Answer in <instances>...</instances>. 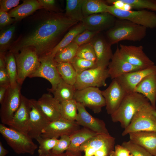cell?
I'll return each instance as SVG.
<instances>
[{
  "instance_id": "6da1fadb",
  "label": "cell",
  "mask_w": 156,
  "mask_h": 156,
  "mask_svg": "<svg viewBox=\"0 0 156 156\" xmlns=\"http://www.w3.org/2000/svg\"><path fill=\"white\" fill-rule=\"evenodd\" d=\"M78 22L72 20L62 13L48 15L29 34L10 48L13 53L28 47L33 48L39 57L49 54L71 27Z\"/></svg>"
},
{
  "instance_id": "7a4b0ae2",
  "label": "cell",
  "mask_w": 156,
  "mask_h": 156,
  "mask_svg": "<svg viewBox=\"0 0 156 156\" xmlns=\"http://www.w3.org/2000/svg\"><path fill=\"white\" fill-rule=\"evenodd\" d=\"M146 29L129 21L117 18L113 26L105 32V37L111 45L125 40L140 41L146 36Z\"/></svg>"
},
{
  "instance_id": "3957f363",
  "label": "cell",
  "mask_w": 156,
  "mask_h": 156,
  "mask_svg": "<svg viewBox=\"0 0 156 156\" xmlns=\"http://www.w3.org/2000/svg\"><path fill=\"white\" fill-rule=\"evenodd\" d=\"M150 105L148 99L141 94L135 92L127 94L118 108L111 115L112 120L119 122L125 129L137 112Z\"/></svg>"
},
{
  "instance_id": "277c9868",
  "label": "cell",
  "mask_w": 156,
  "mask_h": 156,
  "mask_svg": "<svg viewBox=\"0 0 156 156\" xmlns=\"http://www.w3.org/2000/svg\"><path fill=\"white\" fill-rule=\"evenodd\" d=\"M0 133L7 144L18 154H34L38 146L28 135L24 134L2 123L0 124Z\"/></svg>"
},
{
  "instance_id": "5b68a950",
  "label": "cell",
  "mask_w": 156,
  "mask_h": 156,
  "mask_svg": "<svg viewBox=\"0 0 156 156\" xmlns=\"http://www.w3.org/2000/svg\"><path fill=\"white\" fill-rule=\"evenodd\" d=\"M14 53L17 66V81L21 86L26 78L39 67L40 58L35 50L31 47L23 48Z\"/></svg>"
},
{
  "instance_id": "8992f818",
  "label": "cell",
  "mask_w": 156,
  "mask_h": 156,
  "mask_svg": "<svg viewBox=\"0 0 156 156\" xmlns=\"http://www.w3.org/2000/svg\"><path fill=\"white\" fill-rule=\"evenodd\" d=\"M115 138L109 134H98L80 146L83 156H110L114 150Z\"/></svg>"
},
{
  "instance_id": "52a82bcc",
  "label": "cell",
  "mask_w": 156,
  "mask_h": 156,
  "mask_svg": "<svg viewBox=\"0 0 156 156\" xmlns=\"http://www.w3.org/2000/svg\"><path fill=\"white\" fill-rule=\"evenodd\" d=\"M107 12L117 18L129 21L147 28L156 27V14L145 10L134 11L122 9L114 5H108Z\"/></svg>"
},
{
  "instance_id": "ba28073f",
  "label": "cell",
  "mask_w": 156,
  "mask_h": 156,
  "mask_svg": "<svg viewBox=\"0 0 156 156\" xmlns=\"http://www.w3.org/2000/svg\"><path fill=\"white\" fill-rule=\"evenodd\" d=\"M153 109L150 105L137 112L122 135L125 136L130 133L140 131L156 132V118L152 113Z\"/></svg>"
},
{
  "instance_id": "9c48e42d",
  "label": "cell",
  "mask_w": 156,
  "mask_h": 156,
  "mask_svg": "<svg viewBox=\"0 0 156 156\" xmlns=\"http://www.w3.org/2000/svg\"><path fill=\"white\" fill-rule=\"evenodd\" d=\"M109 77L107 68L97 67L77 74L74 86L76 90L89 87L105 86L107 85L106 80Z\"/></svg>"
},
{
  "instance_id": "30bf717a",
  "label": "cell",
  "mask_w": 156,
  "mask_h": 156,
  "mask_svg": "<svg viewBox=\"0 0 156 156\" xmlns=\"http://www.w3.org/2000/svg\"><path fill=\"white\" fill-rule=\"evenodd\" d=\"M102 92L99 88L92 87L76 90L73 99L90 109L94 113L98 114L106 105Z\"/></svg>"
},
{
  "instance_id": "8fae6325",
  "label": "cell",
  "mask_w": 156,
  "mask_h": 156,
  "mask_svg": "<svg viewBox=\"0 0 156 156\" xmlns=\"http://www.w3.org/2000/svg\"><path fill=\"white\" fill-rule=\"evenodd\" d=\"M21 86L18 83L13 88L10 86L6 91L0 110L1 120L3 124L8 125L20 105Z\"/></svg>"
},
{
  "instance_id": "7c38bea8",
  "label": "cell",
  "mask_w": 156,
  "mask_h": 156,
  "mask_svg": "<svg viewBox=\"0 0 156 156\" xmlns=\"http://www.w3.org/2000/svg\"><path fill=\"white\" fill-rule=\"evenodd\" d=\"M39 58L40 62L39 67L28 77H40L48 80L51 85V88L48 90L50 92L55 89L61 77L53 57L48 54Z\"/></svg>"
},
{
  "instance_id": "4fadbf2b",
  "label": "cell",
  "mask_w": 156,
  "mask_h": 156,
  "mask_svg": "<svg viewBox=\"0 0 156 156\" xmlns=\"http://www.w3.org/2000/svg\"><path fill=\"white\" fill-rule=\"evenodd\" d=\"M31 107L28 135L32 139L41 136L50 122L38 104L37 101L29 99Z\"/></svg>"
},
{
  "instance_id": "5bb4252c",
  "label": "cell",
  "mask_w": 156,
  "mask_h": 156,
  "mask_svg": "<svg viewBox=\"0 0 156 156\" xmlns=\"http://www.w3.org/2000/svg\"><path fill=\"white\" fill-rule=\"evenodd\" d=\"M119 48L122 57L133 65L143 69L155 65L144 53L142 45L137 46L120 44Z\"/></svg>"
},
{
  "instance_id": "9a60e30c",
  "label": "cell",
  "mask_w": 156,
  "mask_h": 156,
  "mask_svg": "<svg viewBox=\"0 0 156 156\" xmlns=\"http://www.w3.org/2000/svg\"><path fill=\"white\" fill-rule=\"evenodd\" d=\"M80 128L75 121H70L61 117L50 122L43 130L41 136L44 138L57 139L63 135L70 136Z\"/></svg>"
},
{
  "instance_id": "2e32d148",
  "label": "cell",
  "mask_w": 156,
  "mask_h": 156,
  "mask_svg": "<svg viewBox=\"0 0 156 156\" xmlns=\"http://www.w3.org/2000/svg\"><path fill=\"white\" fill-rule=\"evenodd\" d=\"M90 42L94 50L97 66L107 68L113 55L111 48L112 45L101 32L95 36Z\"/></svg>"
},
{
  "instance_id": "e0dca14e",
  "label": "cell",
  "mask_w": 156,
  "mask_h": 156,
  "mask_svg": "<svg viewBox=\"0 0 156 156\" xmlns=\"http://www.w3.org/2000/svg\"><path fill=\"white\" fill-rule=\"evenodd\" d=\"M30 110L29 99L22 95L20 105L7 125L11 128L28 135Z\"/></svg>"
},
{
  "instance_id": "ac0fdd59",
  "label": "cell",
  "mask_w": 156,
  "mask_h": 156,
  "mask_svg": "<svg viewBox=\"0 0 156 156\" xmlns=\"http://www.w3.org/2000/svg\"><path fill=\"white\" fill-rule=\"evenodd\" d=\"M77 115L75 120L80 126L95 133L109 134L104 122L92 116L82 105L77 102Z\"/></svg>"
},
{
  "instance_id": "d6986e66",
  "label": "cell",
  "mask_w": 156,
  "mask_h": 156,
  "mask_svg": "<svg viewBox=\"0 0 156 156\" xmlns=\"http://www.w3.org/2000/svg\"><path fill=\"white\" fill-rule=\"evenodd\" d=\"M102 92L105 101L107 112L110 115L117 109L127 94L115 79Z\"/></svg>"
},
{
  "instance_id": "ffe728a7",
  "label": "cell",
  "mask_w": 156,
  "mask_h": 156,
  "mask_svg": "<svg viewBox=\"0 0 156 156\" xmlns=\"http://www.w3.org/2000/svg\"><path fill=\"white\" fill-rule=\"evenodd\" d=\"M117 18L108 12L92 14L84 17L81 21L86 28L91 31L108 30L114 25Z\"/></svg>"
},
{
  "instance_id": "44dd1931",
  "label": "cell",
  "mask_w": 156,
  "mask_h": 156,
  "mask_svg": "<svg viewBox=\"0 0 156 156\" xmlns=\"http://www.w3.org/2000/svg\"><path fill=\"white\" fill-rule=\"evenodd\" d=\"M156 72L155 65L146 68L123 74L115 79L126 94L134 92L136 86L147 75Z\"/></svg>"
},
{
  "instance_id": "7402d4cb",
  "label": "cell",
  "mask_w": 156,
  "mask_h": 156,
  "mask_svg": "<svg viewBox=\"0 0 156 156\" xmlns=\"http://www.w3.org/2000/svg\"><path fill=\"white\" fill-rule=\"evenodd\" d=\"M107 68L110 77L113 79L127 73L142 70L131 64L121 56L117 46Z\"/></svg>"
},
{
  "instance_id": "603a6c76",
  "label": "cell",
  "mask_w": 156,
  "mask_h": 156,
  "mask_svg": "<svg viewBox=\"0 0 156 156\" xmlns=\"http://www.w3.org/2000/svg\"><path fill=\"white\" fill-rule=\"evenodd\" d=\"M134 92L144 95L156 109V72L144 77L136 86Z\"/></svg>"
},
{
  "instance_id": "cb8c5ba5",
  "label": "cell",
  "mask_w": 156,
  "mask_h": 156,
  "mask_svg": "<svg viewBox=\"0 0 156 156\" xmlns=\"http://www.w3.org/2000/svg\"><path fill=\"white\" fill-rule=\"evenodd\" d=\"M37 102L50 122L61 117L60 103L50 93L43 94Z\"/></svg>"
},
{
  "instance_id": "d4e9b609",
  "label": "cell",
  "mask_w": 156,
  "mask_h": 156,
  "mask_svg": "<svg viewBox=\"0 0 156 156\" xmlns=\"http://www.w3.org/2000/svg\"><path fill=\"white\" fill-rule=\"evenodd\" d=\"M129 135L131 141L144 148L153 156L156 155V132L140 131Z\"/></svg>"
},
{
  "instance_id": "484cf974",
  "label": "cell",
  "mask_w": 156,
  "mask_h": 156,
  "mask_svg": "<svg viewBox=\"0 0 156 156\" xmlns=\"http://www.w3.org/2000/svg\"><path fill=\"white\" fill-rule=\"evenodd\" d=\"M98 134L83 127L77 130L70 135V144L66 151L76 156H82L80 150V146L87 140Z\"/></svg>"
},
{
  "instance_id": "4316f807",
  "label": "cell",
  "mask_w": 156,
  "mask_h": 156,
  "mask_svg": "<svg viewBox=\"0 0 156 156\" xmlns=\"http://www.w3.org/2000/svg\"><path fill=\"white\" fill-rule=\"evenodd\" d=\"M41 8H43L38 0H26L10 11L8 13L11 17L14 18L15 21H18Z\"/></svg>"
},
{
  "instance_id": "83f0119b",
  "label": "cell",
  "mask_w": 156,
  "mask_h": 156,
  "mask_svg": "<svg viewBox=\"0 0 156 156\" xmlns=\"http://www.w3.org/2000/svg\"><path fill=\"white\" fill-rule=\"evenodd\" d=\"M85 29L86 28L81 22L73 26L65 34L61 40L49 54L53 57L59 51L72 42L78 34Z\"/></svg>"
},
{
  "instance_id": "f1b7e54d",
  "label": "cell",
  "mask_w": 156,
  "mask_h": 156,
  "mask_svg": "<svg viewBox=\"0 0 156 156\" xmlns=\"http://www.w3.org/2000/svg\"><path fill=\"white\" fill-rule=\"evenodd\" d=\"M75 86L69 84L61 78L55 89L51 92L54 97L60 103L73 99L76 91Z\"/></svg>"
},
{
  "instance_id": "f546056e",
  "label": "cell",
  "mask_w": 156,
  "mask_h": 156,
  "mask_svg": "<svg viewBox=\"0 0 156 156\" xmlns=\"http://www.w3.org/2000/svg\"><path fill=\"white\" fill-rule=\"evenodd\" d=\"M83 0H67L65 15L70 19L81 22L84 17L82 12Z\"/></svg>"
},
{
  "instance_id": "4dcf8cb0",
  "label": "cell",
  "mask_w": 156,
  "mask_h": 156,
  "mask_svg": "<svg viewBox=\"0 0 156 156\" xmlns=\"http://www.w3.org/2000/svg\"><path fill=\"white\" fill-rule=\"evenodd\" d=\"M108 5L101 0H83L82 12L84 17L90 15L107 12Z\"/></svg>"
},
{
  "instance_id": "1f68e13d",
  "label": "cell",
  "mask_w": 156,
  "mask_h": 156,
  "mask_svg": "<svg viewBox=\"0 0 156 156\" xmlns=\"http://www.w3.org/2000/svg\"><path fill=\"white\" fill-rule=\"evenodd\" d=\"M55 63L61 78L67 83L74 86L76 81L77 73L70 63Z\"/></svg>"
},
{
  "instance_id": "d6a6232c",
  "label": "cell",
  "mask_w": 156,
  "mask_h": 156,
  "mask_svg": "<svg viewBox=\"0 0 156 156\" xmlns=\"http://www.w3.org/2000/svg\"><path fill=\"white\" fill-rule=\"evenodd\" d=\"M79 46L72 42L59 51L53 57L56 63L70 62L76 56Z\"/></svg>"
},
{
  "instance_id": "836d02e7",
  "label": "cell",
  "mask_w": 156,
  "mask_h": 156,
  "mask_svg": "<svg viewBox=\"0 0 156 156\" xmlns=\"http://www.w3.org/2000/svg\"><path fill=\"white\" fill-rule=\"evenodd\" d=\"M6 69L9 78L10 86L12 88L18 84L17 68L14 53L9 51L5 55Z\"/></svg>"
},
{
  "instance_id": "e575fe53",
  "label": "cell",
  "mask_w": 156,
  "mask_h": 156,
  "mask_svg": "<svg viewBox=\"0 0 156 156\" xmlns=\"http://www.w3.org/2000/svg\"><path fill=\"white\" fill-rule=\"evenodd\" d=\"M61 117L70 121H75L77 115V102L74 99L60 103Z\"/></svg>"
},
{
  "instance_id": "d590c367",
  "label": "cell",
  "mask_w": 156,
  "mask_h": 156,
  "mask_svg": "<svg viewBox=\"0 0 156 156\" xmlns=\"http://www.w3.org/2000/svg\"><path fill=\"white\" fill-rule=\"evenodd\" d=\"M36 140L39 145L38 151L39 155H46L50 153L59 140L58 139L44 138L41 136Z\"/></svg>"
},
{
  "instance_id": "8d00e7d4",
  "label": "cell",
  "mask_w": 156,
  "mask_h": 156,
  "mask_svg": "<svg viewBox=\"0 0 156 156\" xmlns=\"http://www.w3.org/2000/svg\"><path fill=\"white\" fill-rule=\"evenodd\" d=\"M124 5L136 9H146L156 11V1L151 0H118Z\"/></svg>"
},
{
  "instance_id": "74e56055",
  "label": "cell",
  "mask_w": 156,
  "mask_h": 156,
  "mask_svg": "<svg viewBox=\"0 0 156 156\" xmlns=\"http://www.w3.org/2000/svg\"><path fill=\"white\" fill-rule=\"evenodd\" d=\"M77 74L97 67L96 63L76 56L70 62Z\"/></svg>"
},
{
  "instance_id": "f35d334b",
  "label": "cell",
  "mask_w": 156,
  "mask_h": 156,
  "mask_svg": "<svg viewBox=\"0 0 156 156\" xmlns=\"http://www.w3.org/2000/svg\"><path fill=\"white\" fill-rule=\"evenodd\" d=\"M15 30V27L12 26L1 32L0 35V53H5L12 41Z\"/></svg>"
},
{
  "instance_id": "ab89813d",
  "label": "cell",
  "mask_w": 156,
  "mask_h": 156,
  "mask_svg": "<svg viewBox=\"0 0 156 156\" xmlns=\"http://www.w3.org/2000/svg\"><path fill=\"white\" fill-rule=\"evenodd\" d=\"M76 56L96 63L94 50L90 42L79 46Z\"/></svg>"
},
{
  "instance_id": "60d3db41",
  "label": "cell",
  "mask_w": 156,
  "mask_h": 156,
  "mask_svg": "<svg viewBox=\"0 0 156 156\" xmlns=\"http://www.w3.org/2000/svg\"><path fill=\"white\" fill-rule=\"evenodd\" d=\"M122 145L127 148L133 156H153L144 148L130 140L123 142Z\"/></svg>"
},
{
  "instance_id": "b9f144b4",
  "label": "cell",
  "mask_w": 156,
  "mask_h": 156,
  "mask_svg": "<svg viewBox=\"0 0 156 156\" xmlns=\"http://www.w3.org/2000/svg\"><path fill=\"white\" fill-rule=\"evenodd\" d=\"M100 32L93 31L85 29L78 34L75 38L73 42L79 46L90 42L97 34Z\"/></svg>"
},
{
  "instance_id": "7bdbcfd3",
  "label": "cell",
  "mask_w": 156,
  "mask_h": 156,
  "mask_svg": "<svg viewBox=\"0 0 156 156\" xmlns=\"http://www.w3.org/2000/svg\"><path fill=\"white\" fill-rule=\"evenodd\" d=\"M70 143V139L69 135H63L60 138L57 144L51 150L52 153L56 154L63 153L66 151L68 148Z\"/></svg>"
},
{
  "instance_id": "ee69618b",
  "label": "cell",
  "mask_w": 156,
  "mask_h": 156,
  "mask_svg": "<svg viewBox=\"0 0 156 156\" xmlns=\"http://www.w3.org/2000/svg\"><path fill=\"white\" fill-rule=\"evenodd\" d=\"M19 0H1L0 1V10L7 12L11 9L17 6Z\"/></svg>"
},
{
  "instance_id": "f6af8a7d",
  "label": "cell",
  "mask_w": 156,
  "mask_h": 156,
  "mask_svg": "<svg viewBox=\"0 0 156 156\" xmlns=\"http://www.w3.org/2000/svg\"><path fill=\"white\" fill-rule=\"evenodd\" d=\"M43 8L50 11L59 13V9L56 5V1L54 0H38Z\"/></svg>"
},
{
  "instance_id": "bcb514c9",
  "label": "cell",
  "mask_w": 156,
  "mask_h": 156,
  "mask_svg": "<svg viewBox=\"0 0 156 156\" xmlns=\"http://www.w3.org/2000/svg\"><path fill=\"white\" fill-rule=\"evenodd\" d=\"M15 21L10 16L8 13L0 10V27L1 29L5 26Z\"/></svg>"
},
{
  "instance_id": "7dc6e473",
  "label": "cell",
  "mask_w": 156,
  "mask_h": 156,
  "mask_svg": "<svg viewBox=\"0 0 156 156\" xmlns=\"http://www.w3.org/2000/svg\"><path fill=\"white\" fill-rule=\"evenodd\" d=\"M130 154L127 148L122 145L117 144L115 145L114 150L110 156H129Z\"/></svg>"
},
{
  "instance_id": "c3c4849f",
  "label": "cell",
  "mask_w": 156,
  "mask_h": 156,
  "mask_svg": "<svg viewBox=\"0 0 156 156\" xmlns=\"http://www.w3.org/2000/svg\"><path fill=\"white\" fill-rule=\"evenodd\" d=\"M10 85L9 78L6 68H0V86Z\"/></svg>"
},
{
  "instance_id": "681fc988",
  "label": "cell",
  "mask_w": 156,
  "mask_h": 156,
  "mask_svg": "<svg viewBox=\"0 0 156 156\" xmlns=\"http://www.w3.org/2000/svg\"><path fill=\"white\" fill-rule=\"evenodd\" d=\"M10 86V85L0 86V103L1 104L4 99L8 88Z\"/></svg>"
},
{
  "instance_id": "f907efd6",
  "label": "cell",
  "mask_w": 156,
  "mask_h": 156,
  "mask_svg": "<svg viewBox=\"0 0 156 156\" xmlns=\"http://www.w3.org/2000/svg\"><path fill=\"white\" fill-rule=\"evenodd\" d=\"M6 53H0V68H6V64L5 60V55Z\"/></svg>"
},
{
  "instance_id": "816d5d0a",
  "label": "cell",
  "mask_w": 156,
  "mask_h": 156,
  "mask_svg": "<svg viewBox=\"0 0 156 156\" xmlns=\"http://www.w3.org/2000/svg\"><path fill=\"white\" fill-rule=\"evenodd\" d=\"M47 156H76L73 155L71 153L66 151L65 152L60 154H54L51 152H50L47 155Z\"/></svg>"
},
{
  "instance_id": "f5cc1de1",
  "label": "cell",
  "mask_w": 156,
  "mask_h": 156,
  "mask_svg": "<svg viewBox=\"0 0 156 156\" xmlns=\"http://www.w3.org/2000/svg\"><path fill=\"white\" fill-rule=\"evenodd\" d=\"M9 153V151L3 146L1 142L0 141V156H5Z\"/></svg>"
},
{
  "instance_id": "db71d44e",
  "label": "cell",
  "mask_w": 156,
  "mask_h": 156,
  "mask_svg": "<svg viewBox=\"0 0 156 156\" xmlns=\"http://www.w3.org/2000/svg\"><path fill=\"white\" fill-rule=\"evenodd\" d=\"M151 112L153 115L156 118V110L153 109L151 110Z\"/></svg>"
},
{
  "instance_id": "11a10c76",
  "label": "cell",
  "mask_w": 156,
  "mask_h": 156,
  "mask_svg": "<svg viewBox=\"0 0 156 156\" xmlns=\"http://www.w3.org/2000/svg\"><path fill=\"white\" fill-rule=\"evenodd\" d=\"M38 156H47V155H39Z\"/></svg>"
},
{
  "instance_id": "9f6ffc18",
  "label": "cell",
  "mask_w": 156,
  "mask_h": 156,
  "mask_svg": "<svg viewBox=\"0 0 156 156\" xmlns=\"http://www.w3.org/2000/svg\"><path fill=\"white\" fill-rule=\"evenodd\" d=\"M129 156H133V155H132L131 154Z\"/></svg>"
},
{
  "instance_id": "6f0895ef",
  "label": "cell",
  "mask_w": 156,
  "mask_h": 156,
  "mask_svg": "<svg viewBox=\"0 0 156 156\" xmlns=\"http://www.w3.org/2000/svg\"><path fill=\"white\" fill-rule=\"evenodd\" d=\"M156 156V155H155V156Z\"/></svg>"
}]
</instances>
